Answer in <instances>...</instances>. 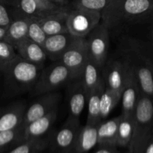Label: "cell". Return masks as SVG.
<instances>
[{
  "label": "cell",
  "instance_id": "f35d334b",
  "mask_svg": "<svg viewBox=\"0 0 153 153\" xmlns=\"http://www.w3.org/2000/svg\"><path fill=\"white\" fill-rule=\"evenodd\" d=\"M125 153H130V152H129V151H128H128H127V152H126Z\"/></svg>",
  "mask_w": 153,
  "mask_h": 153
},
{
  "label": "cell",
  "instance_id": "1f68e13d",
  "mask_svg": "<svg viewBox=\"0 0 153 153\" xmlns=\"http://www.w3.org/2000/svg\"><path fill=\"white\" fill-rule=\"evenodd\" d=\"M13 20L10 6L0 2V26L8 28Z\"/></svg>",
  "mask_w": 153,
  "mask_h": 153
},
{
  "label": "cell",
  "instance_id": "d6986e66",
  "mask_svg": "<svg viewBox=\"0 0 153 153\" xmlns=\"http://www.w3.org/2000/svg\"><path fill=\"white\" fill-rule=\"evenodd\" d=\"M69 10L56 12L39 18L42 28L46 35L50 36L68 32L67 19Z\"/></svg>",
  "mask_w": 153,
  "mask_h": 153
},
{
  "label": "cell",
  "instance_id": "ac0fdd59",
  "mask_svg": "<svg viewBox=\"0 0 153 153\" xmlns=\"http://www.w3.org/2000/svg\"><path fill=\"white\" fill-rule=\"evenodd\" d=\"M98 124L86 123L81 126L74 149L80 153H88L98 145Z\"/></svg>",
  "mask_w": 153,
  "mask_h": 153
},
{
  "label": "cell",
  "instance_id": "30bf717a",
  "mask_svg": "<svg viewBox=\"0 0 153 153\" xmlns=\"http://www.w3.org/2000/svg\"><path fill=\"white\" fill-rule=\"evenodd\" d=\"M88 58L86 37H77L60 58L64 65L70 70L74 79H79L82 68Z\"/></svg>",
  "mask_w": 153,
  "mask_h": 153
},
{
  "label": "cell",
  "instance_id": "8992f818",
  "mask_svg": "<svg viewBox=\"0 0 153 153\" xmlns=\"http://www.w3.org/2000/svg\"><path fill=\"white\" fill-rule=\"evenodd\" d=\"M100 22L101 13L100 12L74 7L68 14V32L78 37H86Z\"/></svg>",
  "mask_w": 153,
  "mask_h": 153
},
{
  "label": "cell",
  "instance_id": "9a60e30c",
  "mask_svg": "<svg viewBox=\"0 0 153 153\" xmlns=\"http://www.w3.org/2000/svg\"><path fill=\"white\" fill-rule=\"evenodd\" d=\"M77 37L70 32L47 36L42 45L47 58L52 60L53 62L59 61L64 52Z\"/></svg>",
  "mask_w": 153,
  "mask_h": 153
},
{
  "label": "cell",
  "instance_id": "d4e9b609",
  "mask_svg": "<svg viewBox=\"0 0 153 153\" xmlns=\"http://www.w3.org/2000/svg\"><path fill=\"white\" fill-rule=\"evenodd\" d=\"M134 130V117L121 114L116 137V146L128 149Z\"/></svg>",
  "mask_w": 153,
  "mask_h": 153
},
{
  "label": "cell",
  "instance_id": "f546056e",
  "mask_svg": "<svg viewBox=\"0 0 153 153\" xmlns=\"http://www.w3.org/2000/svg\"><path fill=\"white\" fill-rule=\"evenodd\" d=\"M110 1L111 0H74L73 5L74 7L100 12L101 13Z\"/></svg>",
  "mask_w": 153,
  "mask_h": 153
},
{
  "label": "cell",
  "instance_id": "603a6c76",
  "mask_svg": "<svg viewBox=\"0 0 153 153\" xmlns=\"http://www.w3.org/2000/svg\"><path fill=\"white\" fill-rule=\"evenodd\" d=\"M27 34H28V18H15L7 28L5 36L3 40L15 46L20 42L27 38Z\"/></svg>",
  "mask_w": 153,
  "mask_h": 153
},
{
  "label": "cell",
  "instance_id": "d590c367",
  "mask_svg": "<svg viewBox=\"0 0 153 153\" xmlns=\"http://www.w3.org/2000/svg\"><path fill=\"white\" fill-rule=\"evenodd\" d=\"M52 1H53L54 2H56V4H60V5L66 6V7H67L69 0H52Z\"/></svg>",
  "mask_w": 153,
  "mask_h": 153
},
{
  "label": "cell",
  "instance_id": "277c9868",
  "mask_svg": "<svg viewBox=\"0 0 153 153\" xmlns=\"http://www.w3.org/2000/svg\"><path fill=\"white\" fill-rule=\"evenodd\" d=\"M73 74L61 61H54L52 64L42 69L31 95L38 97L46 93L54 92L74 80Z\"/></svg>",
  "mask_w": 153,
  "mask_h": 153
},
{
  "label": "cell",
  "instance_id": "7a4b0ae2",
  "mask_svg": "<svg viewBox=\"0 0 153 153\" xmlns=\"http://www.w3.org/2000/svg\"><path fill=\"white\" fill-rule=\"evenodd\" d=\"M44 67L28 62L19 55L5 64L2 68L1 73L6 94L15 97L31 92Z\"/></svg>",
  "mask_w": 153,
  "mask_h": 153
},
{
  "label": "cell",
  "instance_id": "d6a6232c",
  "mask_svg": "<svg viewBox=\"0 0 153 153\" xmlns=\"http://www.w3.org/2000/svg\"><path fill=\"white\" fill-rule=\"evenodd\" d=\"M92 153H119L118 146L116 145H98Z\"/></svg>",
  "mask_w": 153,
  "mask_h": 153
},
{
  "label": "cell",
  "instance_id": "2e32d148",
  "mask_svg": "<svg viewBox=\"0 0 153 153\" xmlns=\"http://www.w3.org/2000/svg\"><path fill=\"white\" fill-rule=\"evenodd\" d=\"M27 107L25 102L19 101L0 110V131L13 129L22 125Z\"/></svg>",
  "mask_w": 153,
  "mask_h": 153
},
{
  "label": "cell",
  "instance_id": "44dd1931",
  "mask_svg": "<svg viewBox=\"0 0 153 153\" xmlns=\"http://www.w3.org/2000/svg\"><path fill=\"white\" fill-rule=\"evenodd\" d=\"M80 79L82 81L87 93L98 86L103 80L102 68L89 58L86 62Z\"/></svg>",
  "mask_w": 153,
  "mask_h": 153
},
{
  "label": "cell",
  "instance_id": "484cf974",
  "mask_svg": "<svg viewBox=\"0 0 153 153\" xmlns=\"http://www.w3.org/2000/svg\"><path fill=\"white\" fill-rule=\"evenodd\" d=\"M118 41L129 46L140 55H142L153 67V43L145 40L131 38L124 35H119Z\"/></svg>",
  "mask_w": 153,
  "mask_h": 153
},
{
  "label": "cell",
  "instance_id": "3957f363",
  "mask_svg": "<svg viewBox=\"0 0 153 153\" xmlns=\"http://www.w3.org/2000/svg\"><path fill=\"white\" fill-rule=\"evenodd\" d=\"M134 130L128 150L137 153L147 139L153 134V100L141 94L135 109Z\"/></svg>",
  "mask_w": 153,
  "mask_h": 153
},
{
  "label": "cell",
  "instance_id": "cb8c5ba5",
  "mask_svg": "<svg viewBox=\"0 0 153 153\" xmlns=\"http://www.w3.org/2000/svg\"><path fill=\"white\" fill-rule=\"evenodd\" d=\"M25 140V126L22 123L13 129L0 131V153L10 150Z\"/></svg>",
  "mask_w": 153,
  "mask_h": 153
},
{
  "label": "cell",
  "instance_id": "8d00e7d4",
  "mask_svg": "<svg viewBox=\"0 0 153 153\" xmlns=\"http://www.w3.org/2000/svg\"><path fill=\"white\" fill-rule=\"evenodd\" d=\"M6 31H7V28L0 26V40H4V37L6 34Z\"/></svg>",
  "mask_w": 153,
  "mask_h": 153
},
{
  "label": "cell",
  "instance_id": "8fae6325",
  "mask_svg": "<svg viewBox=\"0 0 153 153\" xmlns=\"http://www.w3.org/2000/svg\"><path fill=\"white\" fill-rule=\"evenodd\" d=\"M38 97V98L27 107L23 120L24 126L45 116L54 109L58 108L62 99L61 94L56 91L46 93Z\"/></svg>",
  "mask_w": 153,
  "mask_h": 153
},
{
  "label": "cell",
  "instance_id": "7402d4cb",
  "mask_svg": "<svg viewBox=\"0 0 153 153\" xmlns=\"http://www.w3.org/2000/svg\"><path fill=\"white\" fill-rule=\"evenodd\" d=\"M105 88L104 79L100 85L90 91L87 97L88 116L86 123L92 124H99L101 122L100 117V103L102 94Z\"/></svg>",
  "mask_w": 153,
  "mask_h": 153
},
{
  "label": "cell",
  "instance_id": "ba28073f",
  "mask_svg": "<svg viewBox=\"0 0 153 153\" xmlns=\"http://www.w3.org/2000/svg\"><path fill=\"white\" fill-rule=\"evenodd\" d=\"M81 126L79 119L68 117L59 129L50 135L49 146L52 153H65L74 147Z\"/></svg>",
  "mask_w": 153,
  "mask_h": 153
},
{
  "label": "cell",
  "instance_id": "f1b7e54d",
  "mask_svg": "<svg viewBox=\"0 0 153 153\" xmlns=\"http://www.w3.org/2000/svg\"><path fill=\"white\" fill-rule=\"evenodd\" d=\"M47 35L44 31L38 17H28L27 37L35 43L43 45Z\"/></svg>",
  "mask_w": 153,
  "mask_h": 153
},
{
  "label": "cell",
  "instance_id": "5b68a950",
  "mask_svg": "<svg viewBox=\"0 0 153 153\" xmlns=\"http://www.w3.org/2000/svg\"><path fill=\"white\" fill-rule=\"evenodd\" d=\"M118 49L131 67L141 93L153 100V67L137 52L119 41Z\"/></svg>",
  "mask_w": 153,
  "mask_h": 153
},
{
  "label": "cell",
  "instance_id": "ffe728a7",
  "mask_svg": "<svg viewBox=\"0 0 153 153\" xmlns=\"http://www.w3.org/2000/svg\"><path fill=\"white\" fill-rule=\"evenodd\" d=\"M121 115L102 120L98 126V145H116Z\"/></svg>",
  "mask_w": 153,
  "mask_h": 153
},
{
  "label": "cell",
  "instance_id": "7c38bea8",
  "mask_svg": "<svg viewBox=\"0 0 153 153\" xmlns=\"http://www.w3.org/2000/svg\"><path fill=\"white\" fill-rule=\"evenodd\" d=\"M141 94L142 93L136 76L131 67L129 65V71L128 73L127 79L122 91L121 114L134 116Z\"/></svg>",
  "mask_w": 153,
  "mask_h": 153
},
{
  "label": "cell",
  "instance_id": "6da1fadb",
  "mask_svg": "<svg viewBox=\"0 0 153 153\" xmlns=\"http://www.w3.org/2000/svg\"><path fill=\"white\" fill-rule=\"evenodd\" d=\"M153 13V0H111L101 12V22L118 33L126 25Z\"/></svg>",
  "mask_w": 153,
  "mask_h": 153
},
{
  "label": "cell",
  "instance_id": "83f0119b",
  "mask_svg": "<svg viewBox=\"0 0 153 153\" xmlns=\"http://www.w3.org/2000/svg\"><path fill=\"white\" fill-rule=\"evenodd\" d=\"M49 146V140H26L4 153H41Z\"/></svg>",
  "mask_w": 153,
  "mask_h": 153
},
{
  "label": "cell",
  "instance_id": "5bb4252c",
  "mask_svg": "<svg viewBox=\"0 0 153 153\" xmlns=\"http://www.w3.org/2000/svg\"><path fill=\"white\" fill-rule=\"evenodd\" d=\"M67 94L69 117L80 120L88 97V93L80 78L69 83Z\"/></svg>",
  "mask_w": 153,
  "mask_h": 153
},
{
  "label": "cell",
  "instance_id": "4316f807",
  "mask_svg": "<svg viewBox=\"0 0 153 153\" xmlns=\"http://www.w3.org/2000/svg\"><path fill=\"white\" fill-rule=\"evenodd\" d=\"M122 92L112 91L105 86L100 98V117L102 120H104L112 112L121 100Z\"/></svg>",
  "mask_w": 153,
  "mask_h": 153
},
{
  "label": "cell",
  "instance_id": "e575fe53",
  "mask_svg": "<svg viewBox=\"0 0 153 153\" xmlns=\"http://www.w3.org/2000/svg\"><path fill=\"white\" fill-rule=\"evenodd\" d=\"M16 1H17V0H0V2L3 3L8 6H10V7H13L16 4Z\"/></svg>",
  "mask_w": 153,
  "mask_h": 153
},
{
  "label": "cell",
  "instance_id": "74e56055",
  "mask_svg": "<svg viewBox=\"0 0 153 153\" xmlns=\"http://www.w3.org/2000/svg\"><path fill=\"white\" fill-rule=\"evenodd\" d=\"M65 153H80V152H77V151L75 150L74 149H71V150L68 151V152H65Z\"/></svg>",
  "mask_w": 153,
  "mask_h": 153
},
{
  "label": "cell",
  "instance_id": "52a82bcc",
  "mask_svg": "<svg viewBox=\"0 0 153 153\" xmlns=\"http://www.w3.org/2000/svg\"><path fill=\"white\" fill-rule=\"evenodd\" d=\"M129 71L127 60L118 52L109 58L102 68L105 86L112 91L122 92Z\"/></svg>",
  "mask_w": 153,
  "mask_h": 153
},
{
  "label": "cell",
  "instance_id": "9c48e42d",
  "mask_svg": "<svg viewBox=\"0 0 153 153\" xmlns=\"http://www.w3.org/2000/svg\"><path fill=\"white\" fill-rule=\"evenodd\" d=\"M88 58L101 68L108 59L110 48V31L101 22L87 35Z\"/></svg>",
  "mask_w": 153,
  "mask_h": 153
},
{
  "label": "cell",
  "instance_id": "4dcf8cb0",
  "mask_svg": "<svg viewBox=\"0 0 153 153\" xmlns=\"http://www.w3.org/2000/svg\"><path fill=\"white\" fill-rule=\"evenodd\" d=\"M18 56L14 46L10 43L0 40V73L1 70L5 64L13 61Z\"/></svg>",
  "mask_w": 153,
  "mask_h": 153
},
{
  "label": "cell",
  "instance_id": "836d02e7",
  "mask_svg": "<svg viewBox=\"0 0 153 153\" xmlns=\"http://www.w3.org/2000/svg\"><path fill=\"white\" fill-rule=\"evenodd\" d=\"M137 153H153V134L147 139Z\"/></svg>",
  "mask_w": 153,
  "mask_h": 153
},
{
  "label": "cell",
  "instance_id": "e0dca14e",
  "mask_svg": "<svg viewBox=\"0 0 153 153\" xmlns=\"http://www.w3.org/2000/svg\"><path fill=\"white\" fill-rule=\"evenodd\" d=\"M16 53L26 61L36 65L44 67L47 56L42 45L35 43L28 37L14 46Z\"/></svg>",
  "mask_w": 153,
  "mask_h": 153
},
{
  "label": "cell",
  "instance_id": "4fadbf2b",
  "mask_svg": "<svg viewBox=\"0 0 153 153\" xmlns=\"http://www.w3.org/2000/svg\"><path fill=\"white\" fill-rule=\"evenodd\" d=\"M58 116V108L25 126L26 140H49L51 129Z\"/></svg>",
  "mask_w": 153,
  "mask_h": 153
}]
</instances>
